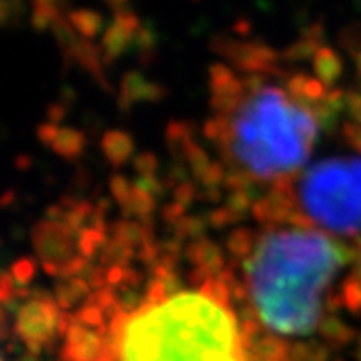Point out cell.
<instances>
[{
	"label": "cell",
	"instance_id": "1",
	"mask_svg": "<svg viewBox=\"0 0 361 361\" xmlns=\"http://www.w3.org/2000/svg\"><path fill=\"white\" fill-rule=\"evenodd\" d=\"M334 102L317 80L225 68L212 85V138L233 173L284 190L308 164Z\"/></svg>",
	"mask_w": 361,
	"mask_h": 361
},
{
	"label": "cell",
	"instance_id": "2",
	"mask_svg": "<svg viewBox=\"0 0 361 361\" xmlns=\"http://www.w3.org/2000/svg\"><path fill=\"white\" fill-rule=\"evenodd\" d=\"M92 361H260L227 286L159 281L111 324Z\"/></svg>",
	"mask_w": 361,
	"mask_h": 361
},
{
	"label": "cell",
	"instance_id": "3",
	"mask_svg": "<svg viewBox=\"0 0 361 361\" xmlns=\"http://www.w3.org/2000/svg\"><path fill=\"white\" fill-rule=\"evenodd\" d=\"M348 262L350 252L332 234L299 221L269 225L242 260L252 317L275 338H308L323 323L328 293Z\"/></svg>",
	"mask_w": 361,
	"mask_h": 361
},
{
	"label": "cell",
	"instance_id": "4",
	"mask_svg": "<svg viewBox=\"0 0 361 361\" xmlns=\"http://www.w3.org/2000/svg\"><path fill=\"white\" fill-rule=\"evenodd\" d=\"M299 224L328 234H361V157H332L306 166L286 186Z\"/></svg>",
	"mask_w": 361,
	"mask_h": 361
},
{
	"label": "cell",
	"instance_id": "5",
	"mask_svg": "<svg viewBox=\"0 0 361 361\" xmlns=\"http://www.w3.org/2000/svg\"><path fill=\"white\" fill-rule=\"evenodd\" d=\"M352 98H354V113L357 116V122L361 126V48L356 54V74H354V90H352Z\"/></svg>",
	"mask_w": 361,
	"mask_h": 361
},
{
	"label": "cell",
	"instance_id": "6",
	"mask_svg": "<svg viewBox=\"0 0 361 361\" xmlns=\"http://www.w3.org/2000/svg\"><path fill=\"white\" fill-rule=\"evenodd\" d=\"M356 276H357V290L361 293V252H360V258H357V271H356Z\"/></svg>",
	"mask_w": 361,
	"mask_h": 361
}]
</instances>
